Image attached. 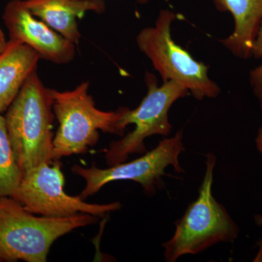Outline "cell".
Instances as JSON below:
<instances>
[{"label":"cell","instance_id":"obj_3","mask_svg":"<svg viewBox=\"0 0 262 262\" xmlns=\"http://www.w3.org/2000/svg\"><path fill=\"white\" fill-rule=\"evenodd\" d=\"M89 82H84L72 91L51 89L53 110L59 126L53 139L55 162L63 157L87 152L99 139L98 130L122 136L125 127L122 120L125 107L104 112L96 107L89 94Z\"/></svg>","mask_w":262,"mask_h":262},{"label":"cell","instance_id":"obj_8","mask_svg":"<svg viewBox=\"0 0 262 262\" xmlns=\"http://www.w3.org/2000/svg\"><path fill=\"white\" fill-rule=\"evenodd\" d=\"M184 150L183 131L179 130L173 137L160 141L151 151L128 163L117 164L105 169L96 166L85 168L76 165L72 170L85 180V187L80 194L84 201L98 192L103 186L115 181L139 183L148 195L152 196L156 193V186L160 184L163 176L166 175L165 169L168 167L173 166L177 173H184L179 158Z\"/></svg>","mask_w":262,"mask_h":262},{"label":"cell","instance_id":"obj_15","mask_svg":"<svg viewBox=\"0 0 262 262\" xmlns=\"http://www.w3.org/2000/svg\"><path fill=\"white\" fill-rule=\"evenodd\" d=\"M256 149L262 154V126L258 129L256 138Z\"/></svg>","mask_w":262,"mask_h":262},{"label":"cell","instance_id":"obj_14","mask_svg":"<svg viewBox=\"0 0 262 262\" xmlns=\"http://www.w3.org/2000/svg\"><path fill=\"white\" fill-rule=\"evenodd\" d=\"M252 56L256 58L262 57V21L253 43ZM250 83L262 110V64L250 72Z\"/></svg>","mask_w":262,"mask_h":262},{"label":"cell","instance_id":"obj_18","mask_svg":"<svg viewBox=\"0 0 262 262\" xmlns=\"http://www.w3.org/2000/svg\"><path fill=\"white\" fill-rule=\"evenodd\" d=\"M255 222L258 227H262V215L257 214L254 217Z\"/></svg>","mask_w":262,"mask_h":262},{"label":"cell","instance_id":"obj_20","mask_svg":"<svg viewBox=\"0 0 262 262\" xmlns=\"http://www.w3.org/2000/svg\"><path fill=\"white\" fill-rule=\"evenodd\" d=\"M0 261H2V260H1V259H0Z\"/></svg>","mask_w":262,"mask_h":262},{"label":"cell","instance_id":"obj_17","mask_svg":"<svg viewBox=\"0 0 262 262\" xmlns=\"http://www.w3.org/2000/svg\"><path fill=\"white\" fill-rule=\"evenodd\" d=\"M253 261H262V239L259 243V249Z\"/></svg>","mask_w":262,"mask_h":262},{"label":"cell","instance_id":"obj_7","mask_svg":"<svg viewBox=\"0 0 262 262\" xmlns=\"http://www.w3.org/2000/svg\"><path fill=\"white\" fill-rule=\"evenodd\" d=\"M33 214L48 217H68L88 213L103 216L121 208L120 202L91 204L80 196L64 191V176L59 163H42L24 174L20 185L11 196Z\"/></svg>","mask_w":262,"mask_h":262},{"label":"cell","instance_id":"obj_2","mask_svg":"<svg viewBox=\"0 0 262 262\" xmlns=\"http://www.w3.org/2000/svg\"><path fill=\"white\" fill-rule=\"evenodd\" d=\"M97 216H37L11 196H0V259L46 262L52 245L74 229L92 225Z\"/></svg>","mask_w":262,"mask_h":262},{"label":"cell","instance_id":"obj_19","mask_svg":"<svg viewBox=\"0 0 262 262\" xmlns=\"http://www.w3.org/2000/svg\"><path fill=\"white\" fill-rule=\"evenodd\" d=\"M139 1V3H142V4H144V3H147L149 0H138Z\"/></svg>","mask_w":262,"mask_h":262},{"label":"cell","instance_id":"obj_1","mask_svg":"<svg viewBox=\"0 0 262 262\" xmlns=\"http://www.w3.org/2000/svg\"><path fill=\"white\" fill-rule=\"evenodd\" d=\"M5 116L15 160L23 176L53 156V98L34 71L24 82Z\"/></svg>","mask_w":262,"mask_h":262},{"label":"cell","instance_id":"obj_10","mask_svg":"<svg viewBox=\"0 0 262 262\" xmlns=\"http://www.w3.org/2000/svg\"><path fill=\"white\" fill-rule=\"evenodd\" d=\"M33 15L46 22L66 39L79 44L81 38L77 19L87 12L101 14L106 10L103 0H24Z\"/></svg>","mask_w":262,"mask_h":262},{"label":"cell","instance_id":"obj_11","mask_svg":"<svg viewBox=\"0 0 262 262\" xmlns=\"http://www.w3.org/2000/svg\"><path fill=\"white\" fill-rule=\"evenodd\" d=\"M220 12L233 17L234 31L221 42L243 59L252 56L253 43L262 21V0H212Z\"/></svg>","mask_w":262,"mask_h":262},{"label":"cell","instance_id":"obj_5","mask_svg":"<svg viewBox=\"0 0 262 262\" xmlns=\"http://www.w3.org/2000/svg\"><path fill=\"white\" fill-rule=\"evenodd\" d=\"M177 15L170 10L160 12L154 27L142 29L136 37L138 47L147 56L163 82L182 84L198 101L220 94L218 84L208 77V67L196 61L172 39L170 27Z\"/></svg>","mask_w":262,"mask_h":262},{"label":"cell","instance_id":"obj_13","mask_svg":"<svg viewBox=\"0 0 262 262\" xmlns=\"http://www.w3.org/2000/svg\"><path fill=\"white\" fill-rule=\"evenodd\" d=\"M23 178L8 136L5 117L0 114V196H12Z\"/></svg>","mask_w":262,"mask_h":262},{"label":"cell","instance_id":"obj_4","mask_svg":"<svg viewBox=\"0 0 262 262\" xmlns=\"http://www.w3.org/2000/svg\"><path fill=\"white\" fill-rule=\"evenodd\" d=\"M215 163V155H206V173L198 198L176 222L171 238L163 244L165 261L175 262L184 255L198 254L219 243L232 242L238 237L237 224L212 194Z\"/></svg>","mask_w":262,"mask_h":262},{"label":"cell","instance_id":"obj_9","mask_svg":"<svg viewBox=\"0 0 262 262\" xmlns=\"http://www.w3.org/2000/svg\"><path fill=\"white\" fill-rule=\"evenodd\" d=\"M3 18L10 39L27 45L41 59L67 64L75 58V45L33 15L24 0L8 2Z\"/></svg>","mask_w":262,"mask_h":262},{"label":"cell","instance_id":"obj_6","mask_svg":"<svg viewBox=\"0 0 262 262\" xmlns=\"http://www.w3.org/2000/svg\"><path fill=\"white\" fill-rule=\"evenodd\" d=\"M145 82L148 89L145 97L135 110L125 107L122 117L124 127L134 124L135 128L110 144L106 154L108 166L125 163L130 155L145 153L144 140L149 136H168L172 128L169 110L177 100L186 97L189 93L175 81H168L158 86L156 77L149 72L146 73Z\"/></svg>","mask_w":262,"mask_h":262},{"label":"cell","instance_id":"obj_12","mask_svg":"<svg viewBox=\"0 0 262 262\" xmlns=\"http://www.w3.org/2000/svg\"><path fill=\"white\" fill-rule=\"evenodd\" d=\"M39 55L27 45L10 39L0 55V114L7 111L24 82L37 70Z\"/></svg>","mask_w":262,"mask_h":262},{"label":"cell","instance_id":"obj_16","mask_svg":"<svg viewBox=\"0 0 262 262\" xmlns=\"http://www.w3.org/2000/svg\"><path fill=\"white\" fill-rule=\"evenodd\" d=\"M8 45V41L5 39L4 33L0 29V55L5 51Z\"/></svg>","mask_w":262,"mask_h":262}]
</instances>
